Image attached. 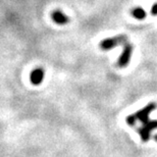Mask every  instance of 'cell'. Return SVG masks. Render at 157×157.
I'll return each instance as SVG.
<instances>
[{
	"label": "cell",
	"instance_id": "2",
	"mask_svg": "<svg viewBox=\"0 0 157 157\" xmlns=\"http://www.w3.org/2000/svg\"><path fill=\"white\" fill-rule=\"evenodd\" d=\"M132 54H133V46L131 44H128L127 42H124V48H122V52L119 59L117 61V64L119 67H125L128 64V62L131 60Z\"/></svg>",
	"mask_w": 157,
	"mask_h": 157
},
{
	"label": "cell",
	"instance_id": "7",
	"mask_svg": "<svg viewBox=\"0 0 157 157\" xmlns=\"http://www.w3.org/2000/svg\"><path fill=\"white\" fill-rule=\"evenodd\" d=\"M151 13L153 15H157V2L153 4L152 8H151Z\"/></svg>",
	"mask_w": 157,
	"mask_h": 157
},
{
	"label": "cell",
	"instance_id": "6",
	"mask_svg": "<svg viewBox=\"0 0 157 157\" xmlns=\"http://www.w3.org/2000/svg\"><path fill=\"white\" fill-rule=\"evenodd\" d=\"M132 15L137 20H144L146 17V11L142 7H135L131 11Z\"/></svg>",
	"mask_w": 157,
	"mask_h": 157
},
{
	"label": "cell",
	"instance_id": "3",
	"mask_svg": "<svg viewBox=\"0 0 157 157\" xmlns=\"http://www.w3.org/2000/svg\"><path fill=\"white\" fill-rule=\"evenodd\" d=\"M124 37L121 36V37H115V38H107V39H104L101 41L100 43V47H101L102 50H110L112 49L113 47L117 46L118 44L121 43H124L125 41H124Z\"/></svg>",
	"mask_w": 157,
	"mask_h": 157
},
{
	"label": "cell",
	"instance_id": "1",
	"mask_svg": "<svg viewBox=\"0 0 157 157\" xmlns=\"http://www.w3.org/2000/svg\"><path fill=\"white\" fill-rule=\"evenodd\" d=\"M155 108L156 105L154 103H149L143 109L127 117L128 124L136 130L143 142L151 140L153 133L157 130V121L150 119V113Z\"/></svg>",
	"mask_w": 157,
	"mask_h": 157
},
{
	"label": "cell",
	"instance_id": "5",
	"mask_svg": "<svg viewBox=\"0 0 157 157\" xmlns=\"http://www.w3.org/2000/svg\"><path fill=\"white\" fill-rule=\"evenodd\" d=\"M52 21L58 25H65L68 23V17L60 10H54L51 14Z\"/></svg>",
	"mask_w": 157,
	"mask_h": 157
},
{
	"label": "cell",
	"instance_id": "4",
	"mask_svg": "<svg viewBox=\"0 0 157 157\" xmlns=\"http://www.w3.org/2000/svg\"><path fill=\"white\" fill-rule=\"evenodd\" d=\"M44 77H45V73H44L43 68H40V67L36 68V70H34L30 75L31 83H32L33 85L38 86V85H40L43 82Z\"/></svg>",
	"mask_w": 157,
	"mask_h": 157
}]
</instances>
